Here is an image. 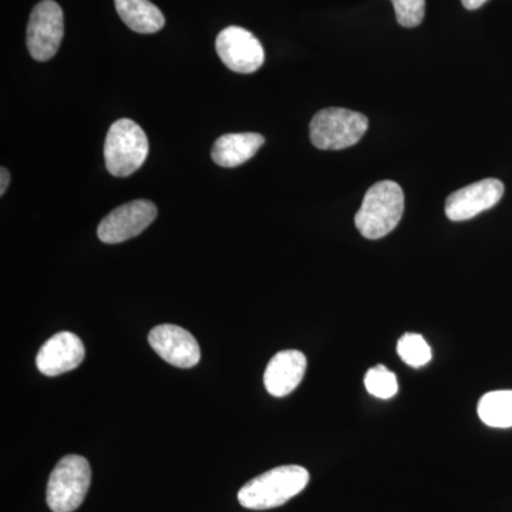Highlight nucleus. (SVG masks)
Listing matches in <instances>:
<instances>
[{"instance_id": "6", "label": "nucleus", "mask_w": 512, "mask_h": 512, "mask_svg": "<svg viewBox=\"0 0 512 512\" xmlns=\"http://www.w3.org/2000/svg\"><path fill=\"white\" fill-rule=\"evenodd\" d=\"M64 36L63 10L55 0L37 3L28 25V50L37 62H47L56 56Z\"/></svg>"}, {"instance_id": "16", "label": "nucleus", "mask_w": 512, "mask_h": 512, "mask_svg": "<svg viewBox=\"0 0 512 512\" xmlns=\"http://www.w3.org/2000/svg\"><path fill=\"white\" fill-rule=\"evenodd\" d=\"M400 359L410 367H423L431 360V349L419 333H406L397 342Z\"/></svg>"}, {"instance_id": "19", "label": "nucleus", "mask_w": 512, "mask_h": 512, "mask_svg": "<svg viewBox=\"0 0 512 512\" xmlns=\"http://www.w3.org/2000/svg\"><path fill=\"white\" fill-rule=\"evenodd\" d=\"M0 181H2V183H0V195L3 197L10 183V174L6 168H2V171H0Z\"/></svg>"}, {"instance_id": "3", "label": "nucleus", "mask_w": 512, "mask_h": 512, "mask_svg": "<svg viewBox=\"0 0 512 512\" xmlns=\"http://www.w3.org/2000/svg\"><path fill=\"white\" fill-rule=\"evenodd\" d=\"M148 150V138L143 128L133 120H117L110 127L104 143L107 170L114 177H128L146 163Z\"/></svg>"}, {"instance_id": "20", "label": "nucleus", "mask_w": 512, "mask_h": 512, "mask_svg": "<svg viewBox=\"0 0 512 512\" xmlns=\"http://www.w3.org/2000/svg\"><path fill=\"white\" fill-rule=\"evenodd\" d=\"M463 2L464 8L468 10H476L481 8L487 0H461Z\"/></svg>"}, {"instance_id": "1", "label": "nucleus", "mask_w": 512, "mask_h": 512, "mask_svg": "<svg viewBox=\"0 0 512 512\" xmlns=\"http://www.w3.org/2000/svg\"><path fill=\"white\" fill-rule=\"evenodd\" d=\"M309 483V473L301 466L272 468L252 478L239 490L238 501L248 510H272L301 494Z\"/></svg>"}, {"instance_id": "17", "label": "nucleus", "mask_w": 512, "mask_h": 512, "mask_svg": "<svg viewBox=\"0 0 512 512\" xmlns=\"http://www.w3.org/2000/svg\"><path fill=\"white\" fill-rule=\"evenodd\" d=\"M365 386L372 396L383 400L392 399L399 390L396 375L383 365L373 367L366 373Z\"/></svg>"}, {"instance_id": "13", "label": "nucleus", "mask_w": 512, "mask_h": 512, "mask_svg": "<svg viewBox=\"0 0 512 512\" xmlns=\"http://www.w3.org/2000/svg\"><path fill=\"white\" fill-rule=\"evenodd\" d=\"M264 144L265 138L261 134H225L215 141L211 158L220 167H239L251 160Z\"/></svg>"}, {"instance_id": "10", "label": "nucleus", "mask_w": 512, "mask_h": 512, "mask_svg": "<svg viewBox=\"0 0 512 512\" xmlns=\"http://www.w3.org/2000/svg\"><path fill=\"white\" fill-rule=\"evenodd\" d=\"M148 342L154 352L170 365L190 369L200 363L201 350L197 339L180 326H157L148 335Z\"/></svg>"}, {"instance_id": "11", "label": "nucleus", "mask_w": 512, "mask_h": 512, "mask_svg": "<svg viewBox=\"0 0 512 512\" xmlns=\"http://www.w3.org/2000/svg\"><path fill=\"white\" fill-rule=\"evenodd\" d=\"M84 356L86 349L79 336L72 332H60L40 348L36 365L43 375L55 377L82 365Z\"/></svg>"}, {"instance_id": "7", "label": "nucleus", "mask_w": 512, "mask_h": 512, "mask_svg": "<svg viewBox=\"0 0 512 512\" xmlns=\"http://www.w3.org/2000/svg\"><path fill=\"white\" fill-rule=\"evenodd\" d=\"M157 218L151 201L136 200L120 205L101 220L97 235L104 244H120L146 231Z\"/></svg>"}, {"instance_id": "4", "label": "nucleus", "mask_w": 512, "mask_h": 512, "mask_svg": "<svg viewBox=\"0 0 512 512\" xmlns=\"http://www.w3.org/2000/svg\"><path fill=\"white\" fill-rule=\"evenodd\" d=\"M92 483V468L82 456L70 454L57 463L47 483L46 501L53 512H73L83 504Z\"/></svg>"}, {"instance_id": "5", "label": "nucleus", "mask_w": 512, "mask_h": 512, "mask_svg": "<svg viewBox=\"0 0 512 512\" xmlns=\"http://www.w3.org/2000/svg\"><path fill=\"white\" fill-rule=\"evenodd\" d=\"M369 120L357 111L320 110L311 121V141L319 150H345L355 146L365 136Z\"/></svg>"}, {"instance_id": "15", "label": "nucleus", "mask_w": 512, "mask_h": 512, "mask_svg": "<svg viewBox=\"0 0 512 512\" xmlns=\"http://www.w3.org/2000/svg\"><path fill=\"white\" fill-rule=\"evenodd\" d=\"M478 416L495 429L512 427V390L484 394L478 403Z\"/></svg>"}, {"instance_id": "2", "label": "nucleus", "mask_w": 512, "mask_h": 512, "mask_svg": "<svg viewBox=\"0 0 512 512\" xmlns=\"http://www.w3.org/2000/svg\"><path fill=\"white\" fill-rule=\"evenodd\" d=\"M404 212L402 187L394 181H379L369 188L357 211V231L367 239H380L399 225Z\"/></svg>"}, {"instance_id": "9", "label": "nucleus", "mask_w": 512, "mask_h": 512, "mask_svg": "<svg viewBox=\"0 0 512 512\" xmlns=\"http://www.w3.org/2000/svg\"><path fill=\"white\" fill-rule=\"evenodd\" d=\"M504 195V185L500 180L487 178L461 188L446 201L448 220L461 222L477 217L500 202Z\"/></svg>"}, {"instance_id": "18", "label": "nucleus", "mask_w": 512, "mask_h": 512, "mask_svg": "<svg viewBox=\"0 0 512 512\" xmlns=\"http://www.w3.org/2000/svg\"><path fill=\"white\" fill-rule=\"evenodd\" d=\"M396 19L403 28H416L426 15V0H392Z\"/></svg>"}, {"instance_id": "14", "label": "nucleus", "mask_w": 512, "mask_h": 512, "mask_svg": "<svg viewBox=\"0 0 512 512\" xmlns=\"http://www.w3.org/2000/svg\"><path fill=\"white\" fill-rule=\"evenodd\" d=\"M121 20L136 33L150 35L164 28L163 12L150 0H114Z\"/></svg>"}, {"instance_id": "12", "label": "nucleus", "mask_w": 512, "mask_h": 512, "mask_svg": "<svg viewBox=\"0 0 512 512\" xmlns=\"http://www.w3.org/2000/svg\"><path fill=\"white\" fill-rule=\"evenodd\" d=\"M306 372V357L299 350L276 353L265 370L266 390L274 397H285L301 384Z\"/></svg>"}, {"instance_id": "8", "label": "nucleus", "mask_w": 512, "mask_h": 512, "mask_svg": "<svg viewBox=\"0 0 512 512\" xmlns=\"http://www.w3.org/2000/svg\"><path fill=\"white\" fill-rule=\"evenodd\" d=\"M215 49L222 63L235 73H255L265 62L261 42L249 30L239 26L222 30L215 42Z\"/></svg>"}]
</instances>
